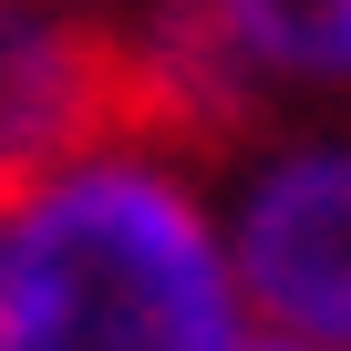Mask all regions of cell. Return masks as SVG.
I'll use <instances>...</instances> for the list:
<instances>
[{
  "label": "cell",
  "instance_id": "3957f363",
  "mask_svg": "<svg viewBox=\"0 0 351 351\" xmlns=\"http://www.w3.org/2000/svg\"><path fill=\"white\" fill-rule=\"evenodd\" d=\"M124 52L83 0H0V197L42 186L52 165L124 134Z\"/></svg>",
  "mask_w": 351,
  "mask_h": 351
},
{
  "label": "cell",
  "instance_id": "5b68a950",
  "mask_svg": "<svg viewBox=\"0 0 351 351\" xmlns=\"http://www.w3.org/2000/svg\"><path fill=\"white\" fill-rule=\"evenodd\" d=\"M238 351H300V341H279V330H248V341H238Z\"/></svg>",
  "mask_w": 351,
  "mask_h": 351
},
{
  "label": "cell",
  "instance_id": "277c9868",
  "mask_svg": "<svg viewBox=\"0 0 351 351\" xmlns=\"http://www.w3.org/2000/svg\"><path fill=\"white\" fill-rule=\"evenodd\" d=\"M248 93H351V0H197Z\"/></svg>",
  "mask_w": 351,
  "mask_h": 351
},
{
  "label": "cell",
  "instance_id": "7a4b0ae2",
  "mask_svg": "<svg viewBox=\"0 0 351 351\" xmlns=\"http://www.w3.org/2000/svg\"><path fill=\"white\" fill-rule=\"evenodd\" d=\"M248 330L351 351V134H269L217 197Z\"/></svg>",
  "mask_w": 351,
  "mask_h": 351
},
{
  "label": "cell",
  "instance_id": "6da1fadb",
  "mask_svg": "<svg viewBox=\"0 0 351 351\" xmlns=\"http://www.w3.org/2000/svg\"><path fill=\"white\" fill-rule=\"evenodd\" d=\"M217 186L165 134H104L0 197V351H238Z\"/></svg>",
  "mask_w": 351,
  "mask_h": 351
}]
</instances>
